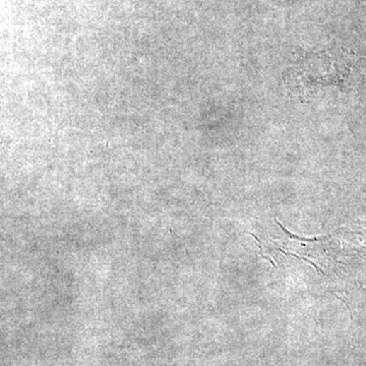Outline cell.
Masks as SVG:
<instances>
[{
	"label": "cell",
	"instance_id": "cell-2",
	"mask_svg": "<svg viewBox=\"0 0 366 366\" xmlns=\"http://www.w3.org/2000/svg\"><path fill=\"white\" fill-rule=\"evenodd\" d=\"M280 253H283V255L285 256H294L296 258H300V260L304 261V262H307L309 263H311L312 267L316 268V271L321 272V274H325V272L323 271V270L321 269V268L318 267V265H316L314 262H311V260H309V258H303L302 256L295 255V253H287V251H284V249L279 248Z\"/></svg>",
	"mask_w": 366,
	"mask_h": 366
},
{
	"label": "cell",
	"instance_id": "cell-3",
	"mask_svg": "<svg viewBox=\"0 0 366 366\" xmlns=\"http://www.w3.org/2000/svg\"><path fill=\"white\" fill-rule=\"evenodd\" d=\"M251 236H253V239L256 240V242H258V244H256L258 246V248H260V256H262L263 258H265V260H267L268 262H270L272 263V265H274V267H276V263H275L274 261H273L272 258H270V256H265L263 253V248L262 246H261V240L260 239H258V236H256V234H253V233H251Z\"/></svg>",
	"mask_w": 366,
	"mask_h": 366
},
{
	"label": "cell",
	"instance_id": "cell-1",
	"mask_svg": "<svg viewBox=\"0 0 366 366\" xmlns=\"http://www.w3.org/2000/svg\"><path fill=\"white\" fill-rule=\"evenodd\" d=\"M276 223L278 224L280 227L282 228V230H283L284 232H285L287 235H289V237H290V239L303 240V241H309V242L319 241V240L326 239V237H316V239H302V237L296 236V235H293L292 233L289 232V231H287L286 228L284 227V226L282 225L281 223H279L278 220H276Z\"/></svg>",
	"mask_w": 366,
	"mask_h": 366
}]
</instances>
